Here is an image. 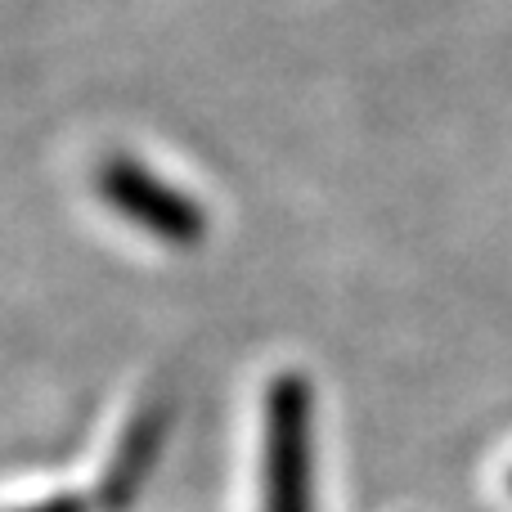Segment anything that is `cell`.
<instances>
[{
    "mask_svg": "<svg viewBox=\"0 0 512 512\" xmlns=\"http://www.w3.org/2000/svg\"><path fill=\"white\" fill-rule=\"evenodd\" d=\"M310 427H306V387L283 382L274 400V454H270V512H310Z\"/></svg>",
    "mask_w": 512,
    "mask_h": 512,
    "instance_id": "obj_1",
    "label": "cell"
}]
</instances>
